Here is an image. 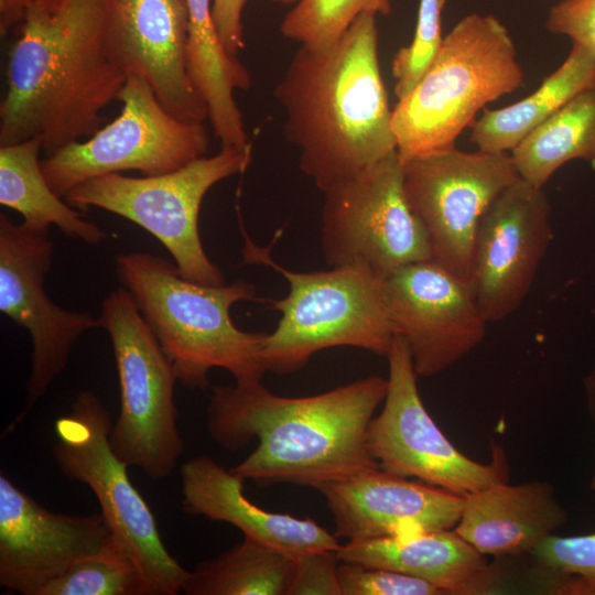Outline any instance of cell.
I'll use <instances>...</instances> for the list:
<instances>
[{
	"instance_id": "6",
	"label": "cell",
	"mask_w": 595,
	"mask_h": 595,
	"mask_svg": "<svg viewBox=\"0 0 595 595\" xmlns=\"http://www.w3.org/2000/svg\"><path fill=\"white\" fill-rule=\"evenodd\" d=\"M246 263H262L289 283L282 300L271 301L281 312L275 329L267 334V371L286 375L302 369L320 350L350 346L387 356L394 331L389 315L385 279L363 264L331 270L294 272L278 264L270 247H259L244 234Z\"/></svg>"
},
{
	"instance_id": "27",
	"label": "cell",
	"mask_w": 595,
	"mask_h": 595,
	"mask_svg": "<svg viewBox=\"0 0 595 595\" xmlns=\"http://www.w3.org/2000/svg\"><path fill=\"white\" fill-rule=\"evenodd\" d=\"M295 559L244 537L224 553L196 565L183 588L186 595H289Z\"/></svg>"
},
{
	"instance_id": "26",
	"label": "cell",
	"mask_w": 595,
	"mask_h": 595,
	"mask_svg": "<svg viewBox=\"0 0 595 595\" xmlns=\"http://www.w3.org/2000/svg\"><path fill=\"white\" fill-rule=\"evenodd\" d=\"M510 154L519 176L541 188L570 161L583 160L595 169V89L572 98Z\"/></svg>"
},
{
	"instance_id": "13",
	"label": "cell",
	"mask_w": 595,
	"mask_h": 595,
	"mask_svg": "<svg viewBox=\"0 0 595 595\" xmlns=\"http://www.w3.org/2000/svg\"><path fill=\"white\" fill-rule=\"evenodd\" d=\"M518 177L510 152H466L455 147L404 163L405 196L425 230L432 260L470 282L480 219Z\"/></svg>"
},
{
	"instance_id": "3",
	"label": "cell",
	"mask_w": 595,
	"mask_h": 595,
	"mask_svg": "<svg viewBox=\"0 0 595 595\" xmlns=\"http://www.w3.org/2000/svg\"><path fill=\"white\" fill-rule=\"evenodd\" d=\"M376 17L361 14L324 51L300 46L273 95L300 169L322 191L397 151Z\"/></svg>"
},
{
	"instance_id": "32",
	"label": "cell",
	"mask_w": 595,
	"mask_h": 595,
	"mask_svg": "<svg viewBox=\"0 0 595 595\" xmlns=\"http://www.w3.org/2000/svg\"><path fill=\"white\" fill-rule=\"evenodd\" d=\"M530 554L542 570L580 576L595 591V532L569 537L550 534Z\"/></svg>"
},
{
	"instance_id": "8",
	"label": "cell",
	"mask_w": 595,
	"mask_h": 595,
	"mask_svg": "<svg viewBox=\"0 0 595 595\" xmlns=\"http://www.w3.org/2000/svg\"><path fill=\"white\" fill-rule=\"evenodd\" d=\"M97 320L111 342L119 381L111 447L129 467L154 480L166 478L184 452L173 364L123 286L104 299Z\"/></svg>"
},
{
	"instance_id": "2",
	"label": "cell",
	"mask_w": 595,
	"mask_h": 595,
	"mask_svg": "<svg viewBox=\"0 0 595 595\" xmlns=\"http://www.w3.org/2000/svg\"><path fill=\"white\" fill-rule=\"evenodd\" d=\"M105 0L32 6L17 28L0 102V145L39 139L46 155L90 137L127 74L104 32Z\"/></svg>"
},
{
	"instance_id": "28",
	"label": "cell",
	"mask_w": 595,
	"mask_h": 595,
	"mask_svg": "<svg viewBox=\"0 0 595 595\" xmlns=\"http://www.w3.org/2000/svg\"><path fill=\"white\" fill-rule=\"evenodd\" d=\"M39 595H149L136 561L112 534L100 548L75 561Z\"/></svg>"
},
{
	"instance_id": "36",
	"label": "cell",
	"mask_w": 595,
	"mask_h": 595,
	"mask_svg": "<svg viewBox=\"0 0 595 595\" xmlns=\"http://www.w3.org/2000/svg\"><path fill=\"white\" fill-rule=\"evenodd\" d=\"M64 0H0V34L8 35L22 22L32 6L55 10Z\"/></svg>"
},
{
	"instance_id": "23",
	"label": "cell",
	"mask_w": 595,
	"mask_h": 595,
	"mask_svg": "<svg viewBox=\"0 0 595 595\" xmlns=\"http://www.w3.org/2000/svg\"><path fill=\"white\" fill-rule=\"evenodd\" d=\"M212 3L213 0H186L188 74L221 145L245 147L249 139L235 90L248 89L251 76L237 56L225 48L214 23Z\"/></svg>"
},
{
	"instance_id": "7",
	"label": "cell",
	"mask_w": 595,
	"mask_h": 595,
	"mask_svg": "<svg viewBox=\"0 0 595 595\" xmlns=\"http://www.w3.org/2000/svg\"><path fill=\"white\" fill-rule=\"evenodd\" d=\"M251 153V143L224 145L214 155L160 175L106 174L75 186L64 199L80 212L96 207L134 223L167 249L182 277L221 285L226 283L223 272L201 240V205L214 185L248 169Z\"/></svg>"
},
{
	"instance_id": "4",
	"label": "cell",
	"mask_w": 595,
	"mask_h": 595,
	"mask_svg": "<svg viewBox=\"0 0 595 595\" xmlns=\"http://www.w3.org/2000/svg\"><path fill=\"white\" fill-rule=\"evenodd\" d=\"M115 270L184 387L205 389L214 368L227 370L236 382L261 381L267 333L245 332L230 316L237 302L256 300L252 283L201 284L149 252L118 253Z\"/></svg>"
},
{
	"instance_id": "11",
	"label": "cell",
	"mask_w": 595,
	"mask_h": 595,
	"mask_svg": "<svg viewBox=\"0 0 595 595\" xmlns=\"http://www.w3.org/2000/svg\"><path fill=\"white\" fill-rule=\"evenodd\" d=\"M323 193L321 245L331 267L363 264L385 279L432 259L405 196L397 151Z\"/></svg>"
},
{
	"instance_id": "38",
	"label": "cell",
	"mask_w": 595,
	"mask_h": 595,
	"mask_svg": "<svg viewBox=\"0 0 595 595\" xmlns=\"http://www.w3.org/2000/svg\"><path fill=\"white\" fill-rule=\"evenodd\" d=\"M274 3L282 4V6H291L294 4L298 0H271Z\"/></svg>"
},
{
	"instance_id": "17",
	"label": "cell",
	"mask_w": 595,
	"mask_h": 595,
	"mask_svg": "<svg viewBox=\"0 0 595 595\" xmlns=\"http://www.w3.org/2000/svg\"><path fill=\"white\" fill-rule=\"evenodd\" d=\"M104 32L116 63L127 76L147 80L171 113L207 119L188 74L186 0H105Z\"/></svg>"
},
{
	"instance_id": "35",
	"label": "cell",
	"mask_w": 595,
	"mask_h": 595,
	"mask_svg": "<svg viewBox=\"0 0 595 595\" xmlns=\"http://www.w3.org/2000/svg\"><path fill=\"white\" fill-rule=\"evenodd\" d=\"M246 0H213L212 13L219 37L229 54L245 47L242 12Z\"/></svg>"
},
{
	"instance_id": "33",
	"label": "cell",
	"mask_w": 595,
	"mask_h": 595,
	"mask_svg": "<svg viewBox=\"0 0 595 595\" xmlns=\"http://www.w3.org/2000/svg\"><path fill=\"white\" fill-rule=\"evenodd\" d=\"M339 563L336 550L313 551L298 556L289 595H342Z\"/></svg>"
},
{
	"instance_id": "16",
	"label": "cell",
	"mask_w": 595,
	"mask_h": 595,
	"mask_svg": "<svg viewBox=\"0 0 595 595\" xmlns=\"http://www.w3.org/2000/svg\"><path fill=\"white\" fill-rule=\"evenodd\" d=\"M553 237L543 188L518 177L489 204L477 229L470 274L488 323L504 321L521 306Z\"/></svg>"
},
{
	"instance_id": "29",
	"label": "cell",
	"mask_w": 595,
	"mask_h": 595,
	"mask_svg": "<svg viewBox=\"0 0 595 595\" xmlns=\"http://www.w3.org/2000/svg\"><path fill=\"white\" fill-rule=\"evenodd\" d=\"M391 12V0H298L282 19L281 34L302 47L333 46L361 14Z\"/></svg>"
},
{
	"instance_id": "10",
	"label": "cell",
	"mask_w": 595,
	"mask_h": 595,
	"mask_svg": "<svg viewBox=\"0 0 595 595\" xmlns=\"http://www.w3.org/2000/svg\"><path fill=\"white\" fill-rule=\"evenodd\" d=\"M118 100L121 111L111 122L41 160L60 197L98 176L126 171L160 175L206 155L209 136L204 122L171 113L143 78L128 76Z\"/></svg>"
},
{
	"instance_id": "37",
	"label": "cell",
	"mask_w": 595,
	"mask_h": 595,
	"mask_svg": "<svg viewBox=\"0 0 595 595\" xmlns=\"http://www.w3.org/2000/svg\"><path fill=\"white\" fill-rule=\"evenodd\" d=\"M583 388L586 409L593 424L595 444V363L583 378ZM589 487L592 490H595V464L589 480Z\"/></svg>"
},
{
	"instance_id": "20",
	"label": "cell",
	"mask_w": 595,
	"mask_h": 595,
	"mask_svg": "<svg viewBox=\"0 0 595 595\" xmlns=\"http://www.w3.org/2000/svg\"><path fill=\"white\" fill-rule=\"evenodd\" d=\"M241 477L213 458L199 455L181 467L182 508L213 521L227 522L244 537L298 556L323 550H337L340 543L312 519L264 510L244 493Z\"/></svg>"
},
{
	"instance_id": "30",
	"label": "cell",
	"mask_w": 595,
	"mask_h": 595,
	"mask_svg": "<svg viewBox=\"0 0 595 595\" xmlns=\"http://www.w3.org/2000/svg\"><path fill=\"white\" fill-rule=\"evenodd\" d=\"M445 0H420L413 39L393 56L394 94L405 97L423 77L442 46V10Z\"/></svg>"
},
{
	"instance_id": "21",
	"label": "cell",
	"mask_w": 595,
	"mask_h": 595,
	"mask_svg": "<svg viewBox=\"0 0 595 595\" xmlns=\"http://www.w3.org/2000/svg\"><path fill=\"white\" fill-rule=\"evenodd\" d=\"M567 520L548 480L500 482L464 496L454 530L485 556H505L530 553Z\"/></svg>"
},
{
	"instance_id": "14",
	"label": "cell",
	"mask_w": 595,
	"mask_h": 595,
	"mask_svg": "<svg viewBox=\"0 0 595 595\" xmlns=\"http://www.w3.org/2000/svg\"><path fill=\"white\" fill-rule=\"evenodd\" d=\"M48 231L17 225L0 214V311L28 332L32 346L25 407L8 431L24 419L66 368L78 338L99 328L90 314L65 310L46 294L44 279L54 250Z\"/></svg>"
},
{
	"instance_id": "24",
	"label": "cell",
	"mask_w": 595,
	"mask_h": 595,
	"mask_svg": "<svg viewBox=\"0 0 595 595\" xmlns=\"http://www.w3.org/2000/svg\"><path fill=\"white\" fill-rule=\"evenodd\" d=\"M589 89H595V57L572 43L564 62L531 95L509 106L485 110L470 127V141L480 151L511 152L561 107Z\"/></svg>"
},
{
	"instance_id": "15",
	"label": "cell",
	"mask_w": 595,
	"mask_h": 595,
	"mask_svg": "<svg viewBox=\"0 0 595 595\" xmlns=\"http://www.w3.org/2000/svg\"><path fill=\"white\" fill-rule=\"evenodd\" d=\"M394 335L407 344L418 377L439 375L482 344L485 318L469 281L429 259L385 278Z\"/></svg>"
},
{
	"instance_id": "34",
	"label": "cell",
	"mask_w": 595,
	"mask_h": 595,
	"mask_svg": "<svg viewBox=\"0 0 595 595\" xmlns=\"http://www.w3.org/2000/svg\"><path fill=\"white\" fill-rule=\"evenodd\" d=\"M547 29L567 36L595 57V0H562L554 4L545 20Z\"/></svg>"
},
{
	"instance_id": "18",
	"label": "cell",
	"mask_w": 595,
	"mask_h": 595,
	"mask_svg": "<svg viewBox=\"0 0 595 595\" xmlns=\"http://www.w3.org/2000/svg\"><path fill=\"white\" fill-rule=\"evenodd\" d=\"M112 536L104 516L46 509L0 474V586L39 595L75 561Z\"/></svg>"
},
{
	"instance_id": "19",
	"label": "cell",
	"mask_w": 595,
	"mask_h": 595,
	"mask_svg": "<svg viewBox=\"0 0 595 595\" xmlns=\"http://www.w3.org/2000/svg\"><path fill=\"white\" fill-rule=\"evenodd\" d=\"M334 517L335 536L347 542L454 529L464 496L370 468L317 489Z\"/></svg>"
},
{
	"instance_id": "12",
	"label": "cell",
	"mask_w": 595,
	"mask_h": 595,
	"mask_svg": "<svg viewBox=\"0 0 595 595\" xmlns=\"http://www.w3.org/2000/svg\"><path fill=\"white\" fill-rule=\"evenodd\" d=\"M386 357L387 393L367 433V447L378 466L461 496L507 482L500 446L494 445L489 463H480L463 454L436 425L423 404L411 355L400 336H394Z\"/></svg>"
},
{
	"instance_id": "25",
	"label": "cell",
	"mask_w": 595,
	"mask_h": 595,
	"mask_svg": "<svg viewBox=\"0 0 595 595\" xmlns=\"http://www.w3.org/2000/svg\"><path fill=\"white\" fill-rule=\"evenodd\" d=\"M41 150L39 139L0 145V204L18 212L30 227L55 226L66 237L88 245L106 239L99 226L51 188L41 167Z\"/></svg>"
},
{
	"instance_id": "22",
	"label": "cell",
	"mask_w": 595,
	"mask_h": 595,
	"mask_svg": "<svg viewBox=\"0 0 595 595\" xmlns=\"http://www.w3.org/2000/svg\"><path fill=\"white\" fill-rule=\"evenodd\" d=\"M336 552L342 562L412 575L446 594L487 593L498 581L485 555L454 529L346 542Z\"/></svg>"
},
{
	"instance_id": "5",
	"label": "cell",
	"mask_w": 595,
	"mask_h": 595,
	"mask_svg": "<svg viewBox=\"0 0 595 595\" xmlns=\"http://www.w3.org/2000/svg\"><path fill=\"white\" fill-rule=\"evenodd\" d=\"M522 82L523 69L502 22L493 14L464 17L444 36L423 77L392 109L401 162L455 148L479 110Z\"/></svg>"
},
{
	"instance_id": "31",
	"label": "cell",
	"mask_w": 595,
	"mask_h": 595,
	"mask_svg": "<svg viewBox=\"0 0 595 595\" xmlns=\"http://www.w3.org/2000/svg\"><path fill=\"white\" fill-rule=\"evenodd\" d=\"M342 595H444L442 588L401 572L342 562L338 565Z\"/></svg>"
},
{
	"instance_id": "9",
	"label": "cell",
	"mask_w": 595,
	"mask_h": 595,
	"mask_svg": "<svg viewBox=\"0 0 595 595\" xmlns=\"http://www.w3.org/2000/svg\"><path fill=\"white\" fill-rule=\"evenodd\" d=\"M111 428L99 398L80 391L68 413L54 423L57 466L65 477L90 488L111 533L141 570L149 595L183 593L190 571L166 549L151 508L129 477V466L111 447Z\"/></svg>"
},
{
	"instance_id": "1",
	"label": "cell",
	"mask_w": 595,
	"mask_h": 595,
	"mask_svg": "<svg viewBox=\"0 0 595 595\" xmlns=\"http://www.w3.org/2000/svg\"><path fill=\"white\" fill-rule=\"evenodd\" d=\"M387 378L372 375L307 397H282L261 381L212 388L206 411L210 437L228 451L252 440L255 451L230 468L260 485L286 483L318 489L379 467L367 447Z\"/></svg>"
}]
</instances>
